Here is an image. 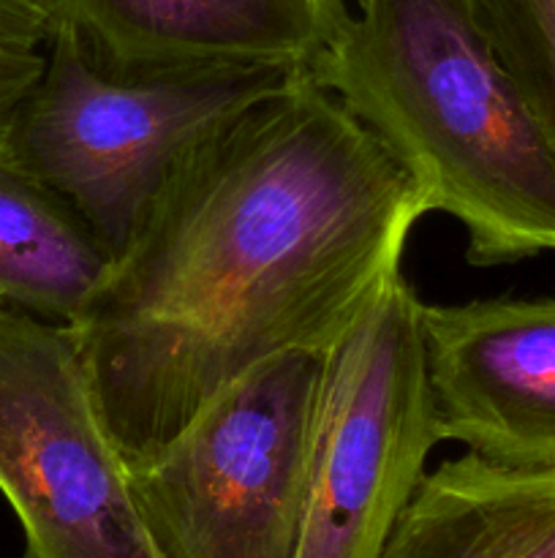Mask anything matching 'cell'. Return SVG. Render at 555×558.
Segmentation results:
<instances>
[{
	"instance_id": "cell-6",
	"label": "cell",
	"mask_w": 555,
	"mask_h": 558,
	"mask_svg": "<svg viewBox=\"0 0 555 558\" xmlns=\"http://www.w3.org/2000/svg\"><path fill=\"white\" fill-rule=\"evenodd\" d=\"M0 494L22 558H166L69 325L0 305Z\"/></svg>"
},
{
	"instance_id": "cell-5",
	"label": "cell",
	"mask_w": 555,
	"mask_h": 558,
	"mask_svg": "<svg viewBox=\"0 0 555 558\" xmlns=\"http://www.w3.org/2000/svg\"><path fill=\"white\" fill-rule=\"evenodd\" d=\"M422 300L395 272L326 349L292 558H379L441 445Z\"/></svg>"
},
{
	"instance_id": "cell-14",
	"label": "cell",
	"mask_w": 555,
	"mask_h": 558,
	"mask_svg": "<svg viewBox=\"0 0 555 558\" xmlns=\"http://www.w3.org/2000/svg\"><path fill=\"white\" fill-rule=\"evenodd\" d=\"M0 305H5V303H3V300H0Z\"/></svg>"
},
{
	"instance_id": "cell-7",
	"label": "cell",
	"mask_w": 555,
	"mask_h": 558,
	"mask_svg": "<svg viewBox=\"0 0 555 558\" xmlns=\"http://www.w3.org/2000/svg\"><path fill=\"white\" fill-rule=\"evenodd\" d=\"M441 441L511 469H555V298L422 305Z\"/></svg>"
},
{
	"instance_id": "cell-3",
	"label": "cell",
	"mask_w": 555,
	"mask_h": 558,
	"mask_svg": "<svg viewBox=\"0 0 555 558\" xmlns=\"http://www.w3.org/2000/svg\"><path fill=\"white\" fill-rule=\"evenodd\" d=\"M44 69L0 131L5 153L52 189L96 238L125 248L180 161L245 109L308 71L221 65L118 76L54 27Z\"/></svg>"
},
{
	"instance_id": "cell-12",
	"label": "cell",
	"mask_w": 555,
	"mask_h": 558,
	"mask_svg": "<svg viewBox=\"0 0 555 558\" xmlns=\"http://www.w3.org/2000/svg\"><path fill=\"white\" fill-rule=\"evenodd\" d=\"M52 27V0H0V49H44Z\"/></svg>"
},
{
	"instance_id": "cell-11",
	"label": "cell",
	"mask_w": 555,
	"mask_h": 558,
	"mask_svg": "<svg viewBox=\"0 0 555 558\" xmlns=\"http://www.w3.org/2000/svg\"><path fill=\"white\" fill-rule=\"evenodd\" d=\"M555 156V0H473Z\"/></svg>"
},
{
	"instance_id": "cell-4",
	"label": "cell",
	"mask_w": 555,
	"mask_h": 558,
	"mask_svg": "<svg viewBox=\"0 0 555 558\" xmlns=\"http://www.w3.org/2000/svg\"><path fill=\"white\" fill-rule=\"evenodd\" d=\"M326 349L267 360L166 445L128 463L163 556H294Z\"/></svg>"
},
{
	"instance_id": "cell-1",
	"label": "cell",
	"mask_w": 555,
	"mask_h": 558,
	"mask_svg": "<svg viewBox=\"0 0 555 558\" xmlns=\"http://www.w3.org/2000/svg\"><path fill=\"white\" fill-rule=\"evenodd\" d=\"M424 216L310 71L201 140L69 325L125 461L267 360L332 347L400 272Z\"/></svg>"
},
{
	"instance_id": "cell-9",
	"label": "cell",
	"mask_w": 555,
	"mask_h": 558,
	"mask_svg": "<svg viewBox=\"0 0 555 558\" xmlns=\"http://www.w3.org/2000/svg\"><path fill=\"white\" fill-rule=\"evenodd\" d=\"M379 558H555V469H511L473 452L439 463Z\"/></svg>"
},
{
	"instance_id": "cell-8",
	"label": "cell",
	"mask_w": 555,
	"mask_h": 558,
	"mask_svg": "<svg viewBox=\"0 0 555 558\" xmlns=\"http://www.w3.org/2000/svg\"><path fill=\"white\" fill-rule=\"evenodd\" d=\"M54 27L118 76L221 65L310 71L346 0H52ZM52 27V31H54Z\"/></svg>"
},
{
	"instance_id": "cell-10",
	"label": "cell",
	"mask_w": 555,
	"mask_h": 558,
	"mask_svg": "<svg viewBox=\"0 0 555 558\" xmlns=\"http://www.w3.org/2000/svg\"><path fill=\"white\" fill-rule=\"evenodd\" d=\"M112 265L90 227L0 142V300L71 325Z\"/></svg>"
},
{
	"instance_id": "cell-13",
	"label": "cell",
	"mask_w": 555,
	"mask_h": 558,
	"mask_svg": "<svg viewBox=\"0 0 555 558\" xmlns=\"http://www.w3.org/2000/svg\"><path fill=\"white\" fill-rule=\"evenodd\" d=\"M44 69V49H0V131Z\"/></svg>"
},
{
	"instance_id": "cell-2",
	"label": "cell",
	"mask_w": 555,
	"mask_h": 558,
	"mask_svg": "<svg viewBox=\"0 0 555 558\" xmlns=\"http://www.w3.org/2000/svg\"><path fill=\"white\" fill-rule=\"evenodd\" d=\"M310 76L462 229L468 265L555 251V156L473 0H357Z\"/></svg>"
}]
</instances>
